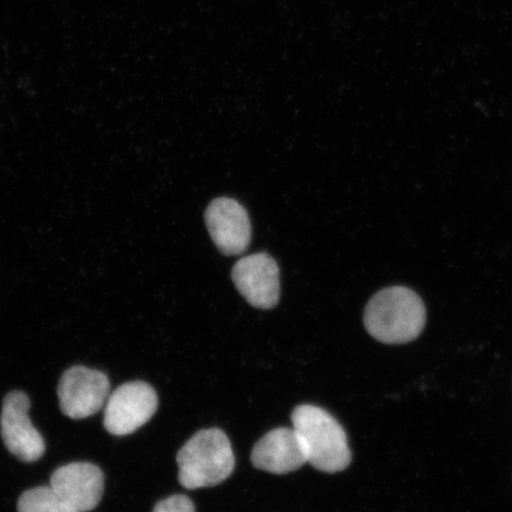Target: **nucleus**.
I'll return each mask as SVG.
<instances>
[{
	"instance_id": "1",
	"label": "nucleus",
	"mask_w": 512,
	"mask_h": 512,
	"mask_svg": "<svg viewBox=\"0 0 512 512\" xmlns=\"http://www.w3.org/2000/svg\"><path fill=\"white\" fill-rule=\"evenodd\" d=\"M364 325L377 341L384 344H406L424 331L426 307L411 288H384L370 299L364 311Z\"/></svg>"
},
{
	"instance_id": "2",
	"label": "nucleus",
	"mask_w": 512,
	"mask_h": 512,
	"mask_svg": "<svg viewBox=\"0 0 512 512\" xmlns=\"http://www.w3.org/2000/svg\"><path fill=\"white\" fill-rule=\"evenodd\" d=\"M293 430L305 448L307 463L326 472H341L351 463L347 433L330 413L313 405H302L292 413Z\"/></svg>"
},
{
	"instance_id": "3",
	"label": "nucleus",
	"mask_w": 512,
	"mask_h": 512,
	"mask_svg": "<svg viewBox=\"0 0 512 512\" xmlns=\"http://www.w3.org/2000/svg\"><path fill=\"white\" fill-rule=\"evenodd\" d=\"M178 480L183 488H211L232 476L235 456L227 434L219 428L197 432L177 454Z\"/></svg>"
},
{
	"instance_id": "4",
	"label": "nucleus",
	"mask_w": 512,
	"mask_h": 512,
	"mask_svg": "<svg viewBox=\"0 0 512 512\" xmlns=\"http://www.w3.org/2000/svg\"><path fill=\"white\" fill-rule=\"evenodd\" d=\"M157 408L158 395L149 383L127 382L108 396L104 426L115 437H125L147 424Z\"/></svg>"
},
{
	"instance_id": "5",
	"label": "nucleus",
	"mask_w": 512,
	"mask_h": 512,
	"mask_svg": "<svg viewBox=\"0 0 512 512\" xmlns=\"http://www.w3.org/2000/svg\"><path fill=\"white\" fill-rule=\"evenodd\" d=\"M111 382L99 370L76 366L64 371L57 395L64 415L73 420L87 419L106 405Z\"/></svg>"
},
{
	"instance_id": "6",
	"label": "nucleus",
	"mask_w": 512,
	"mask_h": 512,
	"mask_svg": "<svg viewBox=\"0 0 512 512\" xmlns=\"http://www.w3.org/2000/svg\"><path fill=\"white\" fill-rule=\"evenodd\" d=\"M29 409V396L21 390H15L5 396L0 415V432L4 444L24 463L37 462L46 452V441L32 425Z\"/></svg>"
},
{
	"instance_id": "7",
	"label": "nucleus",
	"mask_w": 512,
	"mask_h": 512,
	"mask_svg": "<svg viewBox=\"0 0 512 512\" xmlns=\"http://www.w3.org/2000/svg\"><path fill=\"white\" fill-rule=\"evenodd\" d=\"M232 278L241 296L256 309L270 310L278 305L280 272L271 255L245 256L236 262Z\"/></svg>"
},
{
	"instance_id": "8",
	"label": "nucleus",
	"mask_w": 512,
	"mask_h": 512,
	"mask_svg": "<svg viewBox=\"0 0 512 512\" xmlns=\"http://www.w3.org/2000/svg\"><path fill=\"white\" fill-rule=\"evenodd\" d=\"M49 486L75 511L89 512L98 507L104 496V472L92 463L63 465L53 473Z\"/></svg>"
},
{
	"instance_id": "9",
	"label": "nucleus",
	"mask_w": 512,
	"mask_h": 512,
	"mask_svg": "<svg viewBox=\"0 0 512 512\" xmlns=\"http://www.w3.org/2000/svg\"><path fill=\"white\" fill-rule=\"evenodd\" d=\"M211 239L224 255H240L247 251L252 238L251 221L245 208L233 198H216L206 211Z\"/></svg>"
},
{
	"instance_id": "10",
	"label": "nucleus",
	"mask_w": 512,
	"mask_h": 512,
	"mask_svg": "<svg viewBox=\"0 0 512 512\" xmlns=\"http://www.w3.org/2000/svg\"><path fill=\"white\" fill-rule=\"evenodd\" d=\"M252 463L258 470L286 475L307 463L305 448L292 428H275L255 444Z\"/></svg>"
},
{
	"instance_id": "11",
	"label": "nucleus",
	"mask_w": 512,
	"mask_h": 512,
	"mask_svg": "<svg viewBox=\"0 0 512 512\" xmlns=\"http://www.w3.org/2000/svg\"><path fill=\"white\" fill-rule=\"evenodd\" d=\"M17 509L18 512H78L63 502L50 486L25 491L18 499Z\"/></svg>"
},
{
	"instance_id": "12",
	"label": "nucleus",
	"mask_w": 512,
	"mask_h": 512,
	"mask_svg": "<svg viewBox=\"0 0 512 512\" xmlns=\"http://www.w3.org/2000/svg\"><path fill=\"white\" fill-rule=\"evenodd\" d=\"M153 512H195V505L184 495H174L156 504Z\"/></svg>"
}]
</instances>
